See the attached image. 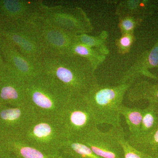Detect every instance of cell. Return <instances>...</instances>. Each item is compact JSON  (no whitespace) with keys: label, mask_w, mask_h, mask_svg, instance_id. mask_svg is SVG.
<instances>
[{"label":"cell","mask_w":158,"mask_h":158,"mask_svg":"<svg viewBox=\"0 0 158 158\" xmlns=\"http://www.w3.org/2000/svg\"><path fill=\"white\" fill-rule=\"evenodd\" d=\"M135 40L134 34H122L121 37L116 40V44L118 53L125 55L129 52L132 44Z\"/></svg>","instance_id":"484cf974"},{"label":"cell","mask_w":158,"mask_h":158,"mask_svg":"<svg viewBox=\"0 0 158 158\" xmlns=\"http://www.w3.org/2000/svg\"><path fill=\"white\" fill-rule=\"evenodd\" d=\"M0 44L6 69L13 76L26 84L42 73L40 62L26 57L8 40L0 36Z\"/></svg>","instance_id":"30bf717a"},{"label":"cell","mask_w":158,"mask_h":158,"mask_svg":"<svg viewBox=\"0 0 158 158\" xmlns=\"http://www.w3.org/2000/svg\"><path fill=\"white\" fill-rule=\"evenodd\" d=\"M0 36L14 44L23 55L40 62L44 52L32 22L0 27Z\"/></svg>","instance_id":"9c48e42d"},{"label":"cell","mask_w":158,"mask_h":158,"mask_svg":"<svg viewBox=\"0 0 158 158\" xmlns=\"http://www.w3.org/2000/svg\"><path fill=\"white\" fill-rule=\"evenodd\" d=\"M27 105L25 83L6 69L0 76V105L21 107Z\"/></svg>","instance_id":"4fadbf2b"},{"label":"cell","mask_w":158,"mask_h":158,"mask_svg":"<svg viewBox=\"0 0 158 158\" xmlns=\"http://www.w3.org/2000/svg\"><path fill=\"white\" fill-rule=\"evenodd\" d=\"M40 64L42 73L56 80L71 96L85 95L98 85L95 69L83 57L44 56Z\"/></svg>","instance_id":"6da1fadb"},{"label":"cell","mask_w":158,"mask_h":158,"mask_svg":"<svg viewBox=\"0 0 158 158\" xmlns=\"http://www.w3.org/2000/svg\"><path fill=\"white\" fill-rule=\"evenodd\" d=\"M40 15L58 28L74 35L88 34L93 30L89 18L79 7L48 6L44 4Z\"/></svg>","instance_id":"8992f818"},{"label":"cell","mask_w":158,"mask_h":158,"mask_svg":"<svg viewBox=\"0 0 158 158\" xmlns=\"http://www.w3.org/2000/svg\"><path fill=\"white\" fill-rule=\"evenodd\" d=\"M44 52V56H58L68 54L77 42L76 35L60 30L41 16L32 22Z\"/></svg>","instance_id":"ba28073f"},{"label":"cell","mask_w":158,"mask_h":158,"mask_svg":"<svg viewBox=\"0 0 158 158\" xmlns=\"http://www.w3.org/2000/svg\"><path fill=\"white\" fill-rule=\"evenodd\" d=\"M133 84H118L116 86L97 85L84 95L90 106L98 125L106 124L113 127H121L119 109L123 98Z\"/></svg>","instance_id":"3957f363"},{"label":"cell","mask_w":158,"mask_h":158,"mask_svg":"<svg viewBox=\"0 0 158 158\" xmlns=\"http://www.w3.org/2000/svg\"><path fill=\"white\" fill-rule=\"evenodd\" d=\"M158 127V104L148 103L143 109V116L140 131L137 135L128 139L142 138L151 133Z\"/></svg>","instance_id":"ac0fdd59"},{"label":"cell","mask_w":158,"mask_h":158,"mask_svg":"<svg viewBox=\"0 0 158 158\" xmlns=\"http://www.w3.org/2000/svg\"><path fill=\"white\" fill-rule=\"evenodd\" d=\"M37 117L28 105L21 107L0 105V145L7 141L21 140Z\"/></svg>","instance_id":"52a82bcc"},{"label":"cell","mask_w":158,"mask_h":158,"mask_svg":"<svg viewBox=\"0 0 158 158\" xmlns=\"http://www.w3.org/2000/svg\"><path fill=\"white\" fill-rule=\"evenodd\" d=\"M1 145L19 158H66L61 152L48 153L43 152L29 146L21 140L7 141Z\"/></svg>","instance_id":"9a60e30c"},{"label":"cell","mask_w":158,"mask_h":158,"mask_svg":"<svg viewBox=\"0 0 158 158\" xmlns=\"http://www.w3.org/2000/svg\"><path fill=\"white\" fill-rule=\"evenodd\" d=\"M60 152L72 158H101L86 144L74 140H67Z\"/></svg>","instance_id":"44dd1931"},{"label":"cell","mask_w":158,"mask_h":158,"mask_svg":"<svg viewBox=\"0 0 158 158\" xmlns=\"http://www.w3.org/2000/svg\"><path fill=\"white\" fill-rule=\"evenodd\" d=\"M59 117L68 140L81 138L98 126L84 95L71 96Z\"/></svg>","instance_id":"5b68a950"},{"label":"cell","mask_w":158,"mask_h":158,"mask_svg":"<svg viewBox=\"0 0 158 158\" xmlns=\"http://www.w3.org/2000/svg\"><path fill=\"white\" fill-rule=\"evenodd\" d=\"M43 5L41 1L0 0V27L32 22Z\"/></svg>","instance_id":"8fae6325"},{"label":"cell","mask_w":158,"mask_h":158,"mask_svg":"<svg viewBox=\"0 0 158 158\" xmlns=\"http://www.w3.org/2000/svg\"><path fill=\"white\" fill-rule=\"evenodd\" d=\"M68 54L83 57L89 61L96 70L106 60V56L96 49L76 42L71 48Z\"/></svg>","instance_id":"d6986e66"},{"label":"cell","mask_w":158,"mask_h":158,"mask_svg":"<svg viewBox=\"0 0 158 158\" xmlns=\"http://www.w3.org/2000/svg\"><path fill=\"white\" fill-rule=\"evenodd\" d=\"M6 151V150L5 149V148L2 146V145H0V154H1L2 153L5 152Z\"/></svg>","instance_id":"f546056e"},{"label":"cell","mask_w":158,"mask_h":158,"mask_svg":"<svg viewBox=\"0 0 158 158\" xmlns=\"http://www.w3.org/2000/svg\"><path fill=\"white\" fill-rule=\"evenodd\" d=\"M26 93L27 104L41 116H59L71 97L56 80L42 73L26 83Z\"/></svg>","instance_id":"7a4b0ae2"},{"label":"cell","mask_w":158,"mask_h":158,"mask_svg":"<svg viewBox=\"0 0 158 158\" xmlns=\"http://www.w3.org/2000/svg\"><path fill=\"white\" fill-rule=\"evenodd\" d=\"M120 115L124 116L126 122L129 135L128 137L135 136L139 133L143 116V109L138 107H128L122 104L119 109Z\"/></svg>","instance_id":"ffe728a7"},{"label":"cell","mask_w":158,"mask_h":158,"mask_svg":"<svg viewBox=\"0 0 158 158\" xmlns=\"http://www.w3.org/2000/svg\"><path fill=\"white\" fill-rule=\"evenodd\" d=\"M133 148L141 152L152 156L158 147V127L151 133L142 138L127 139Z\"/></svg>","instance_id":"7402d4cb"},{"label":"cell","mask_w":158,"mask_h":158,"mask_svg":"<svg viewBox=\"0 0 158 158\" xmlns=\"http://www.w3.org/2000/svg\"><path fill=\"white\" fill-rule=\"evenodd\" d=\"M114 135L120 142L124 152V158H156L152 156L136 149L133 148L126 139L123 127L111 128Z\"/></svg>","instance_id":"cb8c5ba5"},{"label":"cell","mask_w":158,"mask_h":158,"mask_svg":"<svg viewBox=\"0 0 158 158\" xmlns=\"http://www.w3.org/2000/svg\"><path fill=\"white\" fill-rule=\"evenodd\" d=\"M67 140L59 116H37L20 140L43 152L58 153Z\"/></svg>","instance_id":"277c9868"},{"label":"cell","mask_w":158,"mask_h":158,"mask_svg":"<svg viewBox=\"0 0 158 158\" xmlns=\"http://www.w3.org/2000/svg\"><path fill=\"white\" fill-rule=\"evenodd\" d=\"M152 156L155 157L156 158H158V147L152 153Z\"/></svg>","instance_id":"f1b7e54d"},{"label":"cell","mask_w":158,"mask_h":158,"mask_svg":"<svg viewBox=\"0 0 158 158\" xmlns=\"http://www.w3.org/2000/svg\"><path fill=\"white\" fill-rule=\"evenodd\" d=\"M88 146L101 158H124V152L112 129L104 132L94 128L85 135L76 139Z\"/></svg>","instance_id":"7c38bea8"},{"label":"cell","mask_w":158,"mask_h":158,"mask_svg":"<svg viewBox=\"0 0 158 158\" xmlns=\"http://www.w3.org/2000/svg\"><path fill=\"white\" fill-rule=\"evenodd\" d=\"M108 36V32L103 31L96 36H90L88 34L76 35V40L77 42L96 49L107 56L110 53V50L106 45Z\"/></svg>","instance_id":"603a6c76"},{"label":"cell","mask_w":158,"mask_h":158,"mask_svg":"<svg viewBox=\"0 0 158 158\" xmlns=\"http://www.w3.org/2000/svg\"><path fill=\"white\" fill-rule=\"evenodd\" d=\"M149 2L144 1H124L116 7V14L118 17L131 16L141 19L151 12Z\"/></svg>","instance_id":"e0dca14e"},{"label":"cell","mask_w":158,"mask_h":158,"mask_svg":"<svg viewBox=\"0 0 158 158\" xmlns=\"http://www.w3.org/2000/svg\"><path fill=\"white\" fill-rule=\"evenodd\" d=\"M0 158H19L13 153L6 150L5 152L0 154Z\"/></svg>","instance_id":"83f0119b"},{"label":"cell","mask_w":158,"mask_h":158,"mask_svg":"<svg viewBox=\"0 0 158 158\" xmlns=\"http://www.w3.org/2000/svg\"><path fill=\"white\" fill-rule=\"evenodd\" d=\"M153 68H158V40L151 50L144 52L137 59L123 76L118 84H134L137 79L142 76L157 80V78L148 71L149 69Z\"/></svg>","instance_id":"5bb4252c"},{"label":"cell","mask_w":158,"mask_h":158,"mask_svg":"<svg viewBox=\"0 0 158 158\" xmlns=\"http://www.w3.org/2000/svg\"><path fill=\"white\" fill-rule=\"evenodd\" d=\"M127 93L130 102L146 100L148 103L158 104V83L140 81L133 84Z\"/></svg>","instance_id":"2e32d148"},{"label":"cell","mask_w":158,"mask_h":158,"mask_svg":"<svg viewBox=\"0 0 158 158\" xmlns=\"http://www.w3.org/2000/svg\"><path fill=\"white\" fill-rule=\"evenodd\" d=\"M118 27L122 34H134L135 29L140 25L142 19L131 16L118 17Z\"/></svg>","instance_id":"d4e9b609"},{"label":"cell","mask_w":158,"mask_h":158,"mask_svg":"<svg viewBox=\"0 0 158 158\" xmlns=\"http://www.w3.org/2000/svg\"><path fill=\"white\" fill-rule=\"evenodd\" d=\"M6 71V65L3 59L2 51H1V44H0V76L5 73Z\"/></svg>","instance_id":"4316f807"}]
</instances>
